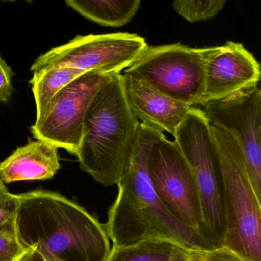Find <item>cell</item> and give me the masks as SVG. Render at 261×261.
<instances>
[{"label": "cell", "mask_w": 261, "mask_h": 261, "mask_svg": "<svg viewBox=\"0 0 261 261\" xmlns=\"http://www.w3.org/2000/svg\"><path fill=\"white\" fill-rule=\"evenodd\" d=\"M19 261H45V259L40 252L38 251L36 249H31L28 250V252Z\"/></svg>", "instance_id": "7402d4cb"}, {"label": "cell", "mask_w": 261, "mask_h": 261, "mask_svg": "<svg viewBox=\"0 0 261 261\" xmlns=\"http://www.w3.org/2000/svg\"><path fill=\"white\" fill-rule=\"evenodd\" d=\"M187 251V250H186ZM186 251L182 254L180 255L179 256L175 259V261H188L187 256H186Z\"/></svg>", "instance_id": "d4e9b609"}, {"label": "cell", "mask_w": 261, "mask_h": 261, "mask_svg": "<svg viewBox=\"0 0 261 261\" xmlns=\"http://www.w3.org/2000/svg\"><path fill=\"white\" fill-rule=\"evenodd\" d=\"M139 124L126 100L123 74L114 76L85 115L76 154L81 169L105 187L117 186L127 172Z\"/></svg>", "instance_id": "3957f363"}, {"label": "cell", "mask_w": 261, "mask_h": 261, "mask_svg": "<svg viewBox=\"0 0 261 261\" xmlns=\"http://www.w3.org/2000/svg\"><path fill=\"white\" fill-rule=\"evenodd\" d=\"M123 77L126 100L136 118L174 137L192 107L172 100L132 76Z\"/></svg>", "instance_id": "7c38bea8"}, {"label": "cell", "mask_w": 261, "mask_h": 261, "mask_svg": "<svg viewBox=\"0 0 261 261\" xmlns=\"http://www.w3.org/2000/svg\"><path fill=\"white\" fill-rule=\"evenodd\" d=\"M36 250H37L38 251L40 252L41 254L43 256L44 259L45 261H62L60 259H58L56 256H55L53 253H50L49 251L46 250V249L44 248V247H35Z\"/></svg>", "instance_id": "603a6c76"}, {"label": "cell", "mask_w": 261, "mask_h": 261, "mask_svg": "<svg viewBox=\"0 0 261 261\" xmlns=\"http://www.w3.org/2000/svg\"><path fill=\"white\" fill-rule=\"evenodd\" d=\"M9 192H9L7 186H6L5 184H4V181L0 179V197L6 195V194L9 193Z\"/></svg>", "instance_id": "cb8c5ba5"}, {"label": "cell", "mask_w": 261, "mask_h": 261, "mask_svg": "<svg viewBox=\"0 0 261 261\" xmlns=\"http://www.w3.org/2000/svg\"><path fill=\"white\" fill-rule=\"evenodd\" d=\"M173 137L195 175L204 234L215 247L223 246L226 223L222 173L211 124L202 110L192 107Z\"/></svg>", "instance_id": "5b68a950"}, {"label": "cell", "mask_w": 261, "mask_h": 261, "mask_svg": "<svg viewBox=\"0 0 261 261\" xmlns=\"http://www.w3.org/2000/svg\"><path fill=\"white\" fill-rule=\"evenodd\" d=\"M226 0H178L173 10L191 23L214 19L225 7Z\"/></svg>", "instance_id": "e0dca14e"}, {"label": "cell", "mask_w": 261, "mask_h": 261, "mask_svg": "<svg viewBox=\"0 0 261 261\" xmlns=\"http://www.w3.org/2000/svg\"><path fill=\"white\" fill-rule=\"evenodd\" d=\"M20 203L19 195L9 193L0 197V226L15 217Z\"/></svg>", "instance_id": "44dd1931"}, {"label": "cell", "mask_w": 261, "mask_h": 261, "mask_svg": "<svg viewBox=\"0 0 261 261\" xmlns=\"http://www.w3.org/2000/svg\"><path fill=\"white\" fill-rule=\"evenodd\" d=\"M186 256L188 261H248L225 246L207 250H189Z\"/></svg>", "instance_id": "d6986e66"}, {"label": "cell", "mask_w": 261, "mask_h": 261, "mask_svg": "<svg viewBox=\"0 0 261 261\" xmlns=\"http://www.w3.org/2000/svg\"><path fill=\"white\" fill-rule=\"evenodd\" d=\"M164 133L140 123L130 163L108 213L105 227L113 246L123 247L149 241H163L185 250L215 247L199 230L172 216L154 191L147 172L152 146Z\"/></svg>", "instance_id": "6da1fadb"}, {"label": "cell", "mask_w": 261, "mask_h": 261, "mask_svg": "<svg viewBox=\"0 0 261 261\" xmlns=\"http://www.w3.org/2000/svg\"><path fill=\"white\" fill-rule=\"evenodd\" d=\"M14 73L0 56V103H7L13 96Z\"/></svg>", "instance_id": "ffe728a7"}, {"label": "cell", "mask_w": 261, "mask_h": 261, "mask_svg": "<svg viewBox=\"0 0 261 261\" xmlns=\"http://www.w3.org/2000/svg\"><path fill=\"white\" fill-rule=\"evenodd\" d=\"M186 251L167 241H144L123 247L113 246L106 261H175Z\"/></svg>", "instance_id": "2e32d148"}, {"label": "cell", "mask_w": 261, "mask_h": 261, "mask_svg": "<svg viewBox=\"0 0 261 261\" xmlns=\"http://www.w3.org/2000/svg\"><path fill=\"white\" fill-rule=\"evenodd\" d=\"M147 45L144 38L134 33L77 36L38 57L31 71L63 65L84 74L117 75L130 66Z\"/></svg>", "instance_id": "52a82bcc"}, {"label": "cell", "mask_w": 261, "mask_h": 261, "mask_svg": "<svg viewBox=\"0 0 261 261\" xmlns=\"http://www.w3.org/2000/svg\"><path fill=\"white\" fill-rule=\"evenodd\" d=\"M15 216L27 250L46 249L62 261H106L111 250L105 225L85 207L50 191L20 194Z\"/></svg>", "instance_id": "7a4b0ae2"}, {"label": "cell", "mask_w": 261, "mask_h": 261, "mask_svg": "<svg viewBox=\"0 0 261 261\" xmlns=\"http://www.w3.org/2000/svg\"><path fill=\"white\" fill-rule=\"evenodd\" d=\"M84 74L76 68L63 65L46 67L34 72L30 84L36 100V120L42 117L48 103L62 88Z\"/></svg>", "instance_id": "9a60e30c"}, {"label": "cell", "mask_w": 261, "mask_h": 261, "mask_svg": "<svg viewBox=\"0 0 261 261\" xmlns=\"http://www.w3.org/2000/svg\"><path fill=\"white\" fill-rule=\"evenodd\" d=\"M222 173L226 233L223 246L248 261H261V204L245 160L231 137L211 125Z\"/></svg>", "instance_id": "277c9868"}, {"label": "cell", "mask_w": 261, "mask_h": 261, "mask_svg": "<svg viewBox=\"0 0 261 261\" xmlns=\"http://www.w3.org/2000/svg\"><path fill=\"white\" fill-rule=\"evenodd\" d=\"M114 76L88 73L62 88L48 103L42 117L32 126L35 138L76 155L87 111L99 91Z\"/></svg>", "instance_id": "9c48e42d"}, {"label": "cell", "mask_w": 261, "mask_h": 261, "mask_svg": "<svg viewBox=\"0 0 261 261\" xmlns=\"http://www.w3.org/2000/svg\"><path fill=\"white\" fill-rule=\"evenodd\" d=\"M212 126L227 133L241 150L250 181L261 199V91L250 88L200 105Z\"/></svg>", "instance_id": "30bf717a"}, {"label": "cell", "mask_w": 261, "mask_h": 261, "mask_svg": "<svg viewBox=\"0 0 261 261\" xmlns=\"http://www.w3.org/2000/svg\"><path fill=\"white\" fill-rule=\"evenodd\" d=\"M58 149L43 140L29 142L0 163V179L6 183L51 179L61 169Z\"/></svg>", "instance_id": "4fadbf2b"}, {"label": "cell", "mask_w": 261, "mask_h": 261, "mask_svg": "<svg viewBox=\"0 0 261 261\" xmlns=\"http://www.w3.org/2000/svg\"><path fill=\"white\" fill-rule=\"evenodd\" d=\"M215 47L192 48L181 43L147 45L123 74L141 81L175 101L197 107L204 66Z\"/></svg>", "instance_id": "8992f818"}, {"label": "cell", "mask_w": 261, "mask_h": 261, "mask_svg": "<svg viewBox=\"0 0 261 261\" xmlns=\"http://www.w3.org/2000/svg\"><path fill=\"white\" fill-rule=\"evenodd\" d=\"M260 76L259 62L243 44L228 41L216 46L204 66L198 106L257 87Z\"/></svg>", "instance_id": "8fae6325"}, {"label": "cell", "mask_w": 261, "mask_h": 261, "mask_svg": "<svg viewBox=\"0 0 261 261\" xmlns=\"http://www.w3.org/2000/svg\"><path fill=\"white\" fill-rule=\"evenodd\" d=\"M68 7L103 27L119 28L131 22L140 10V0H67Z\"/></svg>", "instance_id": "5bb4252c"}, {"label": "cell", "mask_w": 261, "mask_h": 261, "mask_svg": "<svg viewBox=\"0 0 261 261\" xmlns=\"http://www.w3.org/2000/svg\"><path fill=\"white\" fill-rule=\"evenodd\" d=\"M27 252L18 238L13 217L0 226V261H19Z\"/></svg>", "instance_id": "ac0fdd59"}, {"label": "cell", "mask_w": 261, "mask_h": 261, "mask_svg": "<svg viewBox=\"0 0 261 261\" xmlns=\"http://www.w3.org/2000/svg\"><path fill=\"white\" fill-rule=\"evenodd\" d=\"M147 172L166 210L182 224L204 234L195 175L175 141L164 137L152 146L148 157Z\"/></svg>", "instance_id": "ba28073f"}]
</instances>
